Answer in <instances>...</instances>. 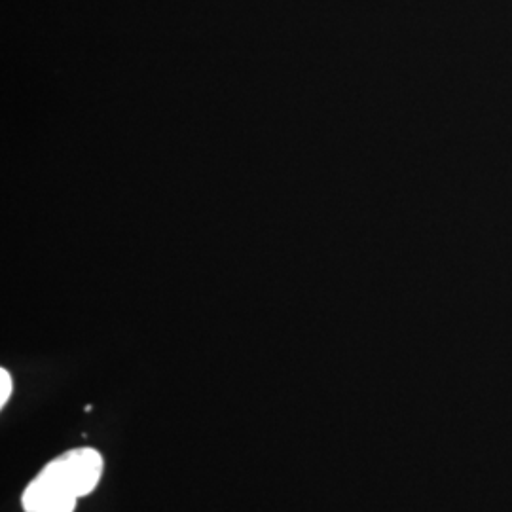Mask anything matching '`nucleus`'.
Instances as JSON below:
<instances>
[{"label":"nucleus","instance_id":"1","mask_svg":"<svg viewBox=\"0 0 512 512\" xmlns=\"http://www.w3.org/2000/svg\"><path fill=\"white\" fill-rule=\"evenodd\" d=\"M54 475L59 476L76 497L92 494L103 475V458L92 448H78L63 454L46 465Z\"/></svg>","mask_w":512,"mask_h":512},{"label":"nucleus","instance_id":"3","mask_svg":"<svg viewBox=\"0 0 512 512\" xmlns=\"http://www.w3.org/2000/svg\"><path fill=\"white\" fill-rule=\"evenodd\" d=\"M12 393V378L10 374L2 368L0 370V404H6Z\"/></svg>","mask_w":512,"mask_h":512},{"label":"nucleus","instance_id":"2","mask_svg":"<svg viewBox=\"0 0 512 512\" xmlns=\"http://www.w3.org/2000/svg\"><path fill=\"white\" fill-rule=\"evenodd\" d=\"M78 497L48 467L23 492L25 512H73Z\"/></svg>","mask_w":512,"mask_h":512}]
</instances>
